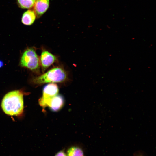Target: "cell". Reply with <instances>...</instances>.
<instances>
[{
  "instance_id": "cell-9",
  "label": "cell",
  "mask_w": 156,
  "mask_h": 156,
  "mask_svg": "<svg viewBox=\"0 0 156 156\" xmlns=\"http://www.w3.org/2000/svg\"><path fill=\"white\" fill-rule=\"evenodd\" d=\"M66 154L67 156H84L82 149L76 146H71L68 149Z\"/></svg>"
},
{
  "instance_id": "cell-2",
  "label": "cell",
  "mask_w": 156,
  "mask_h": 156,
  "mask_svg": "<svg viewBox=\"0 0 156 156\" xmlns=\"http://www.w3.org/2000/svg\"><path fill=\"white\" fill-rule=\"evenodd\" d=\"M68 78L66 72L62 67L57 66L42 75L33 77L31 80L34 84L40 85L46 83H62Z\"/></svg>"
},
{
  "instance_id": "cell-5",
  "label": "cell",
  "mask_w": 156,
  "mask_h": 156,
  "mask_svg": "<svg viewBox=\"0 0 156 156\" xmlns=\"http://www.w3.org/2000/svg\"><path fill=\"white\" fill-rule=\"evenodd\" d=\"M58 60L57 57L45 49L42 50L40 61L43 73Z\"/></svg>"
},
{
  "instance_id": "cell-13",
  "label": "cell",
  "mask_w": 156,
  "mask_h": 156,
  "mask_svg": "<svg viewBox=\"0 0 156 156\" xmlns=\"http://www.w3.org/2000/svg\"><path fill=\"white\" fill-rule=\"evenodd\" d=\"M135 156H143L142 155H135Z\"/></svg>"
},
{
  "instance_id": "cell-7",
  "label": "cell",
  "mask_w": 156,
  "mask_h": 156,
  "mask_svg": "<svg viewBox=\"0 0 156 156\" xmlns=\"http://www.w3.org/2000/svg\"><path fill=\"white\" fill-rule=\"evenodd\" d=\"M64 103L63 97L62 95L58 94L51 99L48 107L52 111L57 112L62 108Z\"/></svg>"
},
{
  "instance_id": "cell-11",
  "label": "cell",
  "mask_w": 156,
  "mask_h": 156,
  "mask_svg": "<svg viewBox=\"0 0 156 156\" xmlns=\"http://www.w3.org/2000/svg\"><path fill=\"white\" fill-rule=\"evenodd\" d=\"M55 156H67L64 150H61L57 152Z\"/></svg>"
},
{
  "instance_id": "cell-1",
  "label": "cell",
  "mask_w": 156,
  "mask_h": 156,
  "mask_svg": "<svg viewBox=\"0 0 156 156\" xmlns=\"http://www.w3.org/2000/svg\"><path fill=\"white\" fill-rule=\"evenodd\" d=\"M23 95L22 91L20 90L12 91L6 94L1 103L3 111L10 116L21 114L24 109Z\"/></svg>"
},
{
  "instance_id": "cell-8",
  "label": "cell",
  "mask_w": 156,
  "mask_h": 156,
  "mask_svg": "<svg viewBox=\"0 0 156 156\" xmlns=\"http://www.w3.org/2000/svg\"><path fill=\"white\" fill-rule=\"evenodd\" d=\"M36 15L34 10H29L23 14L21 22L25 25H30L34 22Z\"/></svg>"
},
{
  "instance_id": "cell-6",
  "label": "cell",
  "mask_w": 156,
  "mask_h": 156,
  "mask_svg": "<svg viewBox=\"0 0 156 156\" xmlns=\"http://www.w3.org/2000/svg\"><path fill=\"white\" fill-rule=\"evenodd\" d=\"M49 0H37L34 6V11L38 18L42 15L49 6Z\"/></svg>"
},
{
  "instance_id": "cell-10",
  "label": "cell",
  "mask_w": 156,
  "mask_h": 156,
  "mask_svg": "<svg viewBox=\"0 0 156 156\" xmlns=\"http://www.w3.org/2000/svg\"><path fill=\"white\" fill-rule=\"evenodd\" d=\"M37 0H17L19 7L23 9H30L34 6Z\"/></svg>"
},
{
  "instance_id": "cell-4",
  "label": "cell",
  "mask_w": 156,
  "mask_h": 156,
  "mask_svg": "<svg viewBox=\"0 0 156 156\" xmlns=\"http://www.w3.org/2000/svg\"><path fill=\"white\" fill-rule=\"evenodd\" d=\"M59 88L57 84L49 83L44 86L42 95L38 100L40 105L43 109L48 106L51 99L58 94Z\"/></svg>"
},
{
  "instance_id": "cell-3",
  "label": "cell",
  "mask_w": 156,
  "mask_h": 156,
  "mask_svg": "<svg viewBox=\"0 0 156 156\" xmlns=\"http://www.w3.org/2000/svg\"><path fill=\"white\" fill-rule=\"evenodd\" d=\"M20 65L35 73H40V58L34 47L27 48L23 52L20 58Z\"/></svg>"
},
{
  "instance_id": "cell-12",
  "label": "cell",
  "mask_w": 156,
  "mask_h": 156,
  "mask_svg": "<svg viewBox=\"0 0 156 156\" xmlns=\"http://www.w3.org/2000/svg\"><path fill=\"white\" fill-rule=\"evenodd\" d=\"M4 63L1 60H0V68L3 66Z\"/></svg>"
}]
</instances>
